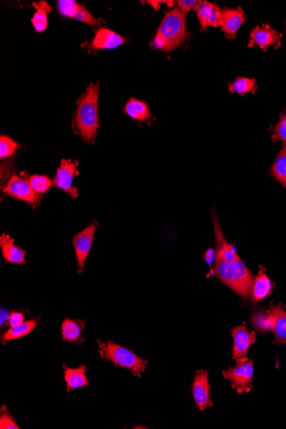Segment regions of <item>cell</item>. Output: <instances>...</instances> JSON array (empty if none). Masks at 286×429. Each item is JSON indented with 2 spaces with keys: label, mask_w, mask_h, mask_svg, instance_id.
I'll use <instances>...</instances> for the list:
<instances>
[{
  "label": "cell",
  "mask_w": 286,
  "mask_h": 429,
  "mask_svg": "<svg viewBox=\"0 0 286 429\" xmlns=\"http://www.w3.org/2000/svg\"><path fill=\"white\" fill-rule=\"evenodd\" d=\"M100 85L91 83L77 100L75 127L85 143H95L99 124Z\"/></svg>",
  "instance_id": "1"
},
{
  "label": "cell",
  "mask_w": 286,
  "mask_h": 429,
  "mask_svg": "<svg viewBox=\"0 0 286 429\" xmlns=\"http://www.w3.org/2000/svg\"><path fill=\"white\" fill-rule=\"evenodd\" d=\"M214 271L220 281L236 291L240 297L249 298L254 278L239 257L232 263L215 257Z\"/></svg>",
  "instance_id": "2"
},
{
  "label": "cell",
  "mask_w": 286,
  "mask_h": 429,
  "mask_svg": "<svg viewBox=\"0 0 286 429\" xmlns=\"http://www.w3.org/2000/svg\"><path fill=\"white\" fill-rule=\"evenodd\" d=\"M99 354L105 361L112 362L116 367L125 368L136 377L141 378L142 373L145 372L148 361L138 357L132 351L124 346L117 345L113 341L101 342L98 340Z\"/></svg>",
  "instance_id": "3"
},
{
  "label": "cell",
  "mask_w": 286,
  "mask_h": 429,
  "mask_svg": "<svg viewBox=\"0 0 286 429\" xmlns=\"http://www.w3.org/2000/svg\"><path fill=\"white\" fill-rule=\"evenodd\" d=\"M157 35L165 40L167 48L173 51L181 46L185 39V17L178 8L167 12L159 27Z\"/></svg>",
  "instance_id": "4"
},
{
  "label": "cell",
  "mask_w": 286,
  "mask_h": 429,
  "mask_svg": "<svg viewBox=\"0 0 286 429\" xmlns=\"http://www.w3.org/2000/svg\"><path fill=\"white\" fill-rule=\"evenodd\" d=\"M224 379L230 382L232 388L242 394L251 392L254 376V363L252 360L245 358L236 362V365L223 372Z\"/></svg>",
  "instance_id": "5"
},
{
  "label": "cell",
  "mask_w": 286,
  "mask_h": 429,
  "mask_svg": "<svg viewBox=\"0 0 286 429\" xmlns=\"http://www.w3.org/2000/svg\"><path fill=\"white\" fill-rule=\"evenodd\" d=\"M3 192L16 199L25 201L33 208H38L40 201H42V196L35 192L30 182L25 177L16 175V174H12L9 180L4 186Z\"/></svg>",
  "instance_id": "6"
},
{
  "label": "cell",
  "mask_w": 286,
  "mask_h": 429,
  "mask_svg": "<svg viewBox=\"0 0 286 429\" xmlns=\"http://www.w3.org/2000/svg\"><path fill=\"white\" fill-rule=\"evenodd\" d=\"M97 222L88 225L81 232L75 235L73 237V246H74L77 261V273L84 272L86 261L91 253L93 242L97 230Z\"/></svg>",
  "instance_id": "7"
},
{
  "label": "cell",
  "mask_w": 286,
  "mask_h": 429,
  "mask_svg": "<svg viewBox=\"0 0 286 429\" xmlns=\"http://www.w3.org/2000/svg\"><path fill=\"white\" fill-rule=\"evenodd\" d=\"M79 162H73L71 160H62L60 163V167L57 170L55 180H53V185L55 187L64 190V192L69 194L73 198L79 197L77 189L73 187L72 183L75 176L79 175V172L77 171Z\"/></svg>",
  "instance_id": "8"
},
{
  "label": "cell",
  "mask_w": 286,
  "mask_h": 429,
  "mask_svg": "<svg viewBox=\"0 0 286 429\" xmlns=\"http://www.w3.org/2000/svg\"><path fill=\"white\" fill-rule=\"evenodd\" d=\"M282 34L273 30L270 26L263 24V26H257L251 31V42L248 47H259L264 52L268 51L270 47L276 49L281 45Z\"/></svg>",
  "instance_id": "9"
},
{
  "label": "cell",
  "mask_w": 286,
  "mask_h": 429,
  "mask_svg": "<svg viewBox=\"0 0 286 429\" xmlns=\"http://www.w3.org/2000/svg\"><path fill=\"white\" fill-rule=\"evenodd\" d=\"M191 390L196 406L200 410L205 411L206 409L212 407L211 387L207 370H202L196 372Z\"/></svg>",
  "instance_id": "10"
},
{
  "label": "cell",
  "mask_w": 286,
  "mask_h": 429,
  "mask_svg": "<svg viewBox=\"0 0 286 429\" xmlns=\"http://www.w3.org/2000/svg\"><path fill=\"white\" fill-rule=\"evenodd\" d=\"M234 343L232 347V357L236 362L246 358L247 352L254 345L256 337L254 331H249L244 325L236 327L231 331Z\"/></svg>",
  "instance_id": "11"
},
{
  "label": "cell",
  "mask_w": 286,
  "mask_h": 429,
  "mask_svg": "<svg viewBox=\"0 0 286 429\" xmlns=\"http://www.w3.org/2000/svg\"><path fill=\"white\" fill-rule=\"evenodd\" d=\"M0 248L3 258L6 263L16 265H25L27 251L15 245V240L9 235L3 233L0 236Z\"/></svg>",
  "instance_id": "12"
},
{
  "label": "cell",
  "mask_w": 286,
  "mask_h": 429,
  "mask_svg": "<svg viewBox=\"0 0 286 429\" xmlns=\"http://www.w3.org/2000/svg\"><path fill=\"white\" fill-rule=\"evenodd\" d=\"M126 40L108 28H101L96 31L95 38L91 43L92 49L96 51L111 50L125 44Z\"/></svg>",
  "instance_id": "13"
},
{
  "label": "cell",
  "mask_w": 286,
  "mask_h": 429,
  "mask_svg": "<svg viewBox=\"0 0 286 429\" xmlns=\"http://www.w3.org/2000/svg\"><path fill=\"white\" fill-rule=\"evenodd\" d=\"M86 322L79 319L64 318L61 325V337L64 342L72 343V345L81 346L85 339L81 336L85 329Z\"/></svg>",
  "instance_id": "14"
},
{
  "label": "cell",
  "mask_w": 286,
  "mask_h": 429,
  "mask_svg": "<svg viewBox=\"0 0 286 429\" xmlns=\"http://www.w3.org/2000/svg\"><path fill=\"white\" fill-rule=\"evenodd\" d=\"M222 30L227 38L234 39L236 32L239 31L245 21L244 12L240 7L238 9H228V8H226V9L222 10Z\"/></svg>",
  "instance_id": "15"
},
{
  "label": "cell",
  "mask_w": 286,
  "mask_h": 429,
  "mask_svg": "<svg viewBox=\"0 0 286 429\" xmlns=\"http://www.w3.org/2000/svg\"><path fill=\"white\" fill-rule=\"evenodd\" d=\"M63 368L67 392L88 386L89 380L87 377V368L85 365L69 368L64 364Z\"/></svg>",
  "instance_id": "16"
},
{
  "label": "cell",
  "mask_w": 286,
  "mask_h": 429,
  "mask_svg": "<svg viewBox=\"0 0 286 429\" xmlns=\"http://www.w3.org/2000/svg\"><path fill=\"white\" fill-rule=\"evenodd\" d=\"M214 232L216 237V256L215 257L222 259L224 261L232 263L239 257L236 253L234 247L229 244L226 238L224 237L222 228L217 220H216L215 214H214Z\"/></svg>",
  "instance_id": "17"
},
{
  "label": "cell",
  "mask_w": 286,
  "mask_h": 429,
  "mask_svg": "<svg viewBox=\"0 0 286 429\" xmlns=\"http://www.w3.org/2000/svg\"><path fill=\"white\" fill-rule=\"evenodd\" d=\"M40 321V317H36L30 319V321L24 322L21 325L18 327H10V329L5 331L1 336V342L3 345L6 346V343L8 341L22 339L25 337V336L30 334L32 331L39 326Z\"/></svg>",
  "instance_id": "18"
},
{
  "label": "cell",
  "mask_w": 286,
  "mask_h": 429,
  "mask_svg": "<svg viewBox=\"0 0 286 429\" xmlns=\"http://www.w3.org/2000/svg\"><path fill=\"white\" fill-rule=\"evenodd\" d=\"M272 283L264 270H261L256 277L253 279L251 295L254 302H259L270 295Z\"/></svg>",
  "instance_id": "19"
},
{
  "label": "cell",
  "mask_w": 286,
  "mask_h": 429,
  "mask_svg": "<svg viewBox=\"0 0 286 429\" xmlns=\"http://www.w3.org/2000/svg\"><path fill=\"white\" fill-rule=\"evenodd\" d=\"M124 112L132 119L140 121V122L149 121L152 117L148 105L135 98H130L127 101L124 107Z\"/></svg>",
  "instance_id": "20"
},
{
  "label": "cell",
  "mask_w": 286,
  "mask_h": 429,
  "mask_svg": "<svg viewBox=\"0 0 286 429\" xmlns=\"http://www.w3.org/2000/svg\"><path fill=\"white\" fill-rule=\"evenodd\" d=\"M275 323L273 331L278 343H286V311L280 305L271 307Z\"/></svg>",
  "instance_id": "21"
},
{
  "label": "cell",
  "mask_w": 286,
  "mask_h": 429,
  "mask_svg": "<svg viewBox=\"0 0 286 429\" xmlns=\"http://www.w3.org/2000/svg\"><path fill=\"white\" fill-rule=\"evenodd\" d=\"M35 8V13L33 16L31 22L33 27L39 33L47 30L48 26V13L51 11L52 8L48 5V3L40 1L33 4Z\"/></svg>",
  "instance_id": "22"
},
{
  "label": "cell",
  "mask_w": 286,
  "mask_h": 429,
  "mask_svg": "<svg viewBox=\"0 0 286 429\" xmlns=\"http://www.w3.org/2000/svg\"><path fill=\"white\" fill-rule=\"evenodd\" d=\"M251 323L257 330L263 331V333L272 331L273 323H275L272 310H268V312H264V311L256 312L253 315Z\"/></svg>",
  "instance_id": "23"
},
{
  "label": "cell",
  "mask_w": 286,
  "mask_h": 429,
  "mask_svg": "<svg viewBox=\"0 0 286 429\" xmlns=\"http://www.w3.org/2000/svg\"><path fill=\"white\" fill-rule=\"evenodd\" d=\"M20 175L25 177L30 182L35 192L40 196L46 194L53 185V180H51L48 177L45 175H30V174H27L26 172H21Z\"/></svg>",
  "instance_id": "24"
},
{
  "label": "cell",
  "mask_w": 286,
  "mask_h": 429,
  "mask_svg": "<svg viewBox=\"0 0 286 429\" xmlns=\"http://www.w3.org/2000/svg\"><path fill=\"white\" fill-rule=\"evenodd\" d=\"M229 91L232 94L245 95L248 93H256V80L253 78H238L234 83L229 84Z\"/></svg>",
  "instance_id": "25"
},
{
  "label": "cell",
  "mask_w": 286,
  "mask_h": 429,
  "mask_svg": "<svg viewBox=\"0 0 286 429\" xmlns=\"http://www.w3.org/2000/svg\"><path fill=\"white\" fill-rule=\"evenodd\" d=\"M273 177L286 188V148L282 149L273 165Z\"/></svg>",
  "instance_id": "26"
},
{
  "label": "cell",
  "mask_w": 286,
  "mask_h": 429,
  "mask_svg": "<svg viewBox=\"0 0 286 429\" xmlns=\"http://www.w3.org/2000/svg\"><path fill=\"white\" fill-rule=\"evenodd\" d=\"M214 4L207 1H199L198 5L195 7L196 15H198L202 30H207L208 19H210Z\"/></svg>",
  "instance_id": "27"
},
{
  "label": "cell",
  "mask_w": 286,
  "mask_h": 429,
  "mask_svg": "<svg viewBox=\"0 0 286 429\" xmlns=\"http://www.w3.org/2000/svg\"><path fill=\"white\" fill-rule=\"evenodd\" d=\"M19 147V144L12 140L11 137L5 135L0 136V158L1 160L13 155Z\"/></svg>",
  "instance_id": "28"
},
{
  "label": "cell",
  "mask_w": 286,
  "mask_h": 429,
  "mask_svg": "<svg viewBox=\"0 0 286 429\" xmlns=\"http://www.w3.org/2000/svg\"><path fill=\"white\" fill-rule=\"evenodd\" d=\"M80 4L74 0H59L57 6L61 15L64 18H74Z\"/></svg>",
  "instance_id": "29"
},
{
  "label": "cell",
  "mask_w": 286,
  "mask_h": 429,
  "mask_svg": "<svg viewBox=\"0 0 286 429\" xmlns=\"http://www.w3.org/2000/svg\"><path fill=\"white\" fill-rule=\"evenodd\" d=\"M0 428L1 429H19V425L16 423L14 416L8 411L6 406H3L0 409Z\"/></svg>",
  "instance_id": "30"
},
{
  "label": "cell",
  "mask_w": 286,
  "mask_h": 429,
  "mask_svg": "<svg viewBox=\"0 0 286 429\" xmlns=\"http://www.w3.org/2000/svg\"><path fill=\"white\" fill-rule=\"evenodd\" d=\"M273 133L272 140L282 141L284 148H286V112L280 117L279 123L273 129Z\"/></svg>",
  "instance_id": "31"
},
{
  "label": "cell",
  "mask_w": 286,
  "mask_h": 429,
  "mask_svg": "<svg viewBox=\"0 0 286 429\" xmlns=\"http://www.w3.org/2000/svg\"><path fill=\"white\" fill-rule=\"evenodd\" d=\"M74 19L77 21L88 24V25L93 27L97 25L98 20L87 10L83 5H79V10H77L75 15Z\"/></svg>",
  "instance_id": "32"
},
{
  "label": "cell",
  "mask_w": 286,
  "mask_h": 429,
  "mask_svg": "<svg viewBox=\"0 0 286 429\" xmlns=\"http://www.w3.org/2000/svg\"><path fill=\"white\" fill-rule=\"evenodd\" d=\"M222 10L214 5L212 7L210 19H208L207 27H222Z\"/></svg>",
  "instance_id": "33"
},
{
  "label": "cell",
  "mask_w": 286,
  "mask_h": 429,
  "mask_svg": "<svg viewBox=\"0 0 286 429\" xmlns=\"http://www.w3.org/2000/svg\"><path fill=\"white\" fill-rule=\"evenodd\" d=\"M199 1L196 0H178V8L181 11L183 16H185L192 8H195L198 5Z\"/></svg>",
  "instance_id": "34"
},
{
  "label": "cell",
  "mask_w": 286,
  "mask_h": 429,
  "mask_svg": "<svg viewBox=\"0 0 286 429\" xmlns=\"http://www.w3.org/2000/svg\"><path fill=\"white\" fill-rule=\"evenodd\" d=\"M24 322V314L18 311H12L10 315L9 326L15 327L21 325Z\"/></svg>",
  "instance_id": "35"
},
{
  "label": "cell",
  "mask_w": 286,
  "mask_h": 429,
  "mask_svg": "<svg viewBox=\"0 0 286 429\" xmlns=\"http://www.w3.org/2000/svg\"><path fill=\"white\" fill-rule=\"evenodd\" d=\"M10 315L11 313H8L6 310H1V319H0V324H1V329H3V327L9 326Z\"/></svg>",
  "instance_id": "36"
},
{
  "label": "cell",
  "mask_w": 286,
  "mask_h": 429,
  "mask_svg": "<svg viewBox=\"0 0 286 429\" xmlns=\"http://www.w3.org/2000/svg\"><path fill=\"white\" fill-rule=\"evenodd\" d=\"M215 256L216 253L214 252V250L210 249L207 251L205 256H204V259H205V261L208 265H211L212 261L214 260Z\"/></svg>",
  "instance_id": "37"
},
{
  "label": "cell",
  "mask_w": 286,
  "mask_h": 429,
  "mask_svg": "<svg viewBox=\"0 0 286 429\" xmlns=\"http://www.w3.org/2000/svg\"><path fill=\"white\" fill-rule=\"evenodd\" d=\"M167 4L169 6H173V1H149V5L153 6L154 9H159V4Z\"/></svg>",
  "instance_id": "38"
}]
</instances>
